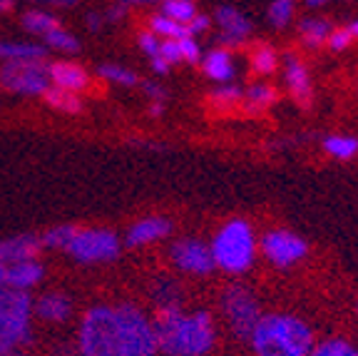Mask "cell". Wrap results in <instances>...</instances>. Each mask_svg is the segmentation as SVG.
Here are the masks:
<instances>
[{
    "mask_svg": "<svg viewBox=\"0 0 358 356\" xmlns=\"http://www.w3.org/2000/svg\"><path fill=\"white\" fill-rule=\"evenodd\" d=\"M249 339L257 356H308L313 349L311 329L291 314L262 317Z\"/></svg>",
    "mask_w": 358,
    "mask_h": 356,
    "instance_id": "7a4b0ae2",
    "label": "cell"
},
{
    "mask_svg": "<svg viewBox=\"0 0 358 356\" xmlns=\"http://www.w3.org/2000/svg\"><path fill=\"white\" fill-rule=\"evenodd\" d=\"M276 62H279L276 53L271 50V48H264V45L257 48V53H254V57H252V65L259 75H271L276 70Z\"/></svg>",
    "mask_w": 358,
    "mask_h": 356,
    "instance_id": "1f68e13d",
    "label": "cell"
},
{
    "mask_svg": "<svg viewBox=\"0 0 358 356\" xmlns=\"http://www.w3.org/2000/svg\"><path fill=\"white\" fill-rule=\"evenodd\" d=\"M20 22H22V28L28 30V33L40 35V38H45V35L50 33V30L60 28V20H57L55 15H50V13H45V11H28V13H22Z\"/></svg>",
    "mask_w": 358,
    "mask_h": 356,
    "instance_id": "7402d4cb",
    "label": "cell"
},
{
    "mask_svg": "<svg viewBox=\"0 0 358 356\" xmlns=\"http://www.w3.org/2000/svg\"><path fill=\"white\" fill-rule=\"evenodd\" d=\"M122 6H145V3H164V0H120Z\"/></svg>",
    "mask_w": 358,
    "mask_h": 356,
    "instance_id": "f6af8a7d",
    "label": "cell"
},
{
    "mask_svg": "<svg viewBox=\"0 0 358 356\" xmlns=\"http://www.w3.org/2000/svg\"><path fill=\"white\" fill-rule=\"evenodd\" d=\"M207 28H209V18L207 15H199V13H196V15L192 18L189 22H187V30H189L192 38H194V35H199V33H204Z\"/></svg>",
    "mask_w": 358,
    "mask_h": 356,
    "instance_id": "60d3db41",
    "label": "cell"
},
{
    "mask_svg": "<svg viewBox=\"0 0 358 356\" xmlns=\"http://www.w3.org/2000/svg\"><path fill=\"white\" fill-rule=\"evenodd\" d=\"M222 312L229 319V327L239 339H249L254 327L262 319L259 312V301L252 292L241 287V284H231L222 294Z\"/></svg>",
    "mask_w": 358,
    "mask_h": 356,
    "instance_id": "52a82bcc",
    "label": "cell"
},
{
    "mask_svg": "<svg viewBox=\"0 0 358 356\" xmlns=\"http://www.w3.org/2000/svg\"><path fill=\"white\" fill-rule=\"evenodd\" d=\"M40 249H43V242L35 234H17L10 240H0V264L35 259L40 254Z\"/></svg>",
    "mask_w": 358,
    "mask_h": 356,
    "instance_id": "7c38bea8",
    "label": "cell"
},
{
    "mask_svg": "<svg viewBox=\"0 0 358 356\" xmlns=\"http://www.w3.org/2000/svg\"><path fill=\"white\" fill-rule=\"evenodd\" d=\"M262 249L271 264H276V267H291V264H296L299 259H303L308 247L296 234L276 229V232H268L262 240Z\"/></svg>",
    "mask_w": 358,
    "mask_h": 356,
    "instance_id": "30bf717a",
    "label": "cell"
},
{
    "mask_svg": "<svg viewBox=\"0 0 358 356\" xmlns=\"http://www.w3.org/2000/svg\"><path fill=\"white\" fill-rule=\"evenodd\" d=\"M45 102L50 107H55V110L65 112V115H78V112H83V100L78 97V93H70V90H62V88H48L43 93Z\"/></svg>",
    "mask_w": 358,
    "mask_h": 356,
    "instance_id": "ffe728a7",
    "label": "cell"
},
{
    "mask_svg": "<svg viewBox=\"0 0 358 356\" xmlns=\"http://www.w3.org/2000/svg\"><path fill=\"white\" fill-rule=\"evenodd\" d=\"M324 147H326L329 155L338 157V160H351V157L358 152V139L356 137H341V135H331V137H326Z\"/></svg>",
    "mask_w": 358,
    "mask_h": 356,
    "instance_id": "83f0119b",
    "label": "cell"
},
{
    "mask_svg": "<svg viewBox=\"0 0 358 356\" xmlns=\"http://www.w3.org/2000/svg\"><path fill=\"white\" fill-rule=\"evenodd\" d=\"M164 112V102H152V107H150V115L152 117H159Z\"/></svg>",
    "mask_w": 358,
    "mask_h": 356,
    "instance_id": "bcb514c9",
    "label": "cell"
},
{
    "mask_svg": "<svg viewBox=\"0 0 358 356\" xmlns=\"http://www.w3.org/2000/svg\"><path fill=\"white\" fill-rule=\"evenodd\" d=\"M45 269L40 262L35 259H25V262H13V264H6V287L10 289H30L35 284L43 279Z\"/></svg>",
    "mask_w": 358,
    "mask_h": 356,
    "instance_id": "9a60e30c",
    "label": "cell"
},
{
    "mask_svg": "<svg viewBox=\"0 0 358 356\" xmlns=\"http://www.w3.org/2000/svg\"><path fill=\"white\" fill-rule=\"evenodd\" d=\"M33 3H45V6H57V8H65V6H75L78 0H33Z\"/></svg>",
    "mask_w": 358,
    "mask_h": 356,
    "instance_id": "ee69618b",
    "label": "cell"
},
{
    "mask_svg": "<svg viewBox=\"0 0 358 356\" xmlns=\"http://www.w3.org/2000/svg\"><path fill=\"white\" fill-rule=\"evenodd\" d=\"M152 296H155L157 306H179V296H182V289L179 284L174 282L172 277H159L155 282V289H152Z\"/></svg>",
    "mask_w": 358,
    "mask_h": 356,
    "instance_id": "cb8c5ba5",
    "label": "cell"
},
{
    "mask_svg": "<svg viewBox=\"0 0 358 356\" xmlns=\"http://www.w3.org/2000/svg\"><path fill=\"white\" fill-rule=\"evenodd\" d=\"M179 43V53H182V60L189 62V65H196L201 60V53H199V45H196L194 38H182L177 40Z\"/></svg>",
    "mask_w": 358,
    "mask_h": 356,
    "instance_id": "d590c367",
    "label": "cell"
},
{
    "mask_svg": "<svg viewBox=\"0 0 358 356\" xmlns=\"http://www.w3.org/2000/svg\"><path fill=\"white\" fill-rule=\"evenodd\" d=\"M75 232H78V227H73V224H60V227H52L48 229V232L40 237V242H43V247H55V249H65L67 245H70V240L75 237Z\"/></svg>",
    "mask_w": 358,
    "mask_h": 356,
    "instance_id": "f1b7e54d",
    "label": "cell"
},
{
    "mask_svg": "<svg viewBox=\"0 0 358 356\" xmlns=\"http://www.w3.org/2000/svg\"><path fill=\"white\" fill-rule=\"evenodd\" d=\"M0 85L8 93L43 95L50 88V65L45 60H6L0 67Z\"/></svg>",
    "mask_w": 358,
    "mask_h": 356,
    "instance_id": "8992f818",
    "label": "cell"
},
{
    "mask_svg": "<svg viewBox=\"0 0 358 356\" xmlns=\"http://www.w3.org/2000/svg\"><path fill=\"white\" fill-rule=\"evenodd\" d=\"M33 312L38 314V319H45V322L52 324H62L70 319L73 314V299L67 294H60V292H50V294H43L38 301H35Z\"/></svg>",
    "mask_w": 358,
    "mask_h": 356,
    "instance_id": "5bb4252c",
    "label": "cell"
},
{
    "mask_svg": "<svg viewBox=\"0 0 358 356\" xmlns=\"http://www.w3.org/2000/svg\"><path fill=\"white\" fill-rule=\"evenodd\" d=\"M169 232H172V224L164 217H147V219H140V222L127 232V245L129 247L152 245V242L167 237Z\"/></svg>",
    "mask_w": 358,
    "mask_h": 356,
    "instance_id": "2e32d148",
    "label": "cell"
},
{
    "mask_svg": "<svg viewBox=\"0 0 358 356\" xmlns=\"http://www.w3.org/2000/svg\"><path fill=\"white\" fill-rule=\"evenodd\" d=\"M30 314L33 301L25 292L3 287L0 289V356H8L30 341Z\"/></svg>",
    "mask_w": 358,
    "mask_h": 356,
    "instance_id": "5b68a950",
    "label": "cell"
},
{
    "mask_svg": "<svg viewBox=\"0 0 358 356\" xmlns=\"http://www.w3.org/2000/svg\"><path fill=\"white\" fill-rule=\"evenodd\" d=\"M346 30H348V33H351V38H358V20H353Z\"/></svg>",
    "mask_w": 358,
    "mask_h": 356,
    "instance_id": "c3c4849f",
    "label": "cell"
},
{
    "mask_svg": "<svg viewBox=\"0 0 358 356\" xmlns=\"http://www.w3.org/2000/svg\"><path fill=\"white\" fill-rule=\"evenodd\" d=\"M45 43L50 45V48H57V50H62V53H78L80 50V43H78V38H75L73 33H67L65 28H55V30H50V33L45 35Z\"/></svg>",
    "mask_w": 358,
    "mask_h": 356,
    "instance_id": "f546056e",
    "label": "cell"
},
{
    "mask_svg": "<svg viewBox=\"0 0 358 356\" xmlns=\"http://www.w3.org/2000/svg\"><path fill=\"white\" fill-rule=\"evenodd\" d=\"M0 60H45V48L35 43H0Z\"/></svg>",
    "mask_w": 358,
    "mask_h": 356,
    "instance_id": "44dd1931",
    "label": "cell"
},
{
    "mask_svg": "<svg viewBox=\"0 0 358 356\" xmlns=\"http://www.w3.org/2000/svg\"><path fill=\"white\" fill-rule=\"evenodd\" d=\"M172 259L179 269L189 274H209L214 269L212 249L199 240H179L172 247Z\"/></svg>",
    "mask_w": 358,
    "mask_h": 356,
    "instance_id": "8fae6325",
    "label": "cell"
},
{
    "mask_svg": "<svg viewBox=\"0 0 358 356\" xmlns=\"http://www.w3.org/2000/svg\"><path fill=\"white\" fill-rule=\"evenodd\" d=\"M83 356H132L124 339L117 306H92L80 324Z\"/></svg>",
    "mask_w": 358,
    "mask_h": 356,
    "instance_id": "3957f363",
    "label": "cell"
},
{
    "mask_svg": "<svg viewBox=\"0 0 358 356\" xmlns=\"http://www.w3.org/2000/svg\"><path fill=\"white\" fill-rule=\"evenodd\" d=\"M65 249L83 264L112 262L120 254V240L110 229H83V232L78 229Z\"/></svg>",
    "mask_w": 358,
    "mask_h": 356,
    "instance_id": "ba28073f",
    "label": "cell"
},
{
    "mask_svg": "<svg viewBox=\"0 0 358 356\" xmlns=\"http://www.w3.org/2000/svg\"><path fill=\"white\" fill-rule=\"evenodd\" d=\"M244 100V95H241L239 88H234V85H224V88L214 90L212 93V102L219 107H231V105H239V102Z\"/></svg>",
    "mask_w": 358,
    "mask_h": 356,
    "instance_id": "e575fe53",
    "label": "cell"
},
{
    "mask_svg": "<svg viewBox=\"0 0 358 356\" xmlns=\"http://www.w3.org/2000/svg\"><path fill=\"white\" fill-rule=\"evenodd\" d=\"M124 13H127V6H122V3H117V6H112L110 11H107L105 20L117 22V20H122V18H124Z\"/></svg>",
    "mask_w": 358,
    "mask_h": 356,
    "instance_id": "b9f144b4",
    "label": "cell"
},
{
    "mask_svg": "<svg viewBox=\"0 0 358 356\" xmlns=\"http://www.w3.org/2000/svg\"><path fill=\"white\" fill-rule=\"evenodd\" d=\"M294 15V0H274L271 8H268V18L274 22L276 28H284L286 22Z\"/></svg>",
    "mask_w": 358,
    "mask_h": 356,
    "instance_id": "836d02e7",
    "label": "cell"
},
{
    "mask_svg": "<svg viewBox=\"0 0 358 356\" xmlns=\"http://www.w3.org/2000/svg\"><path fill=\"white\" fill-rule=\"evenodd\" d=\"M204 73L212 80H219V83H229L234 78V60H231L229 50H212L207 57H204Z\"/></svg>",
    "mask_w": 358,
    "mask_h": 356,
    "instance_id": "d6986e66",
    "label": "cell"
},
{
    "mask_svg": "<svg viewBox=\"0 0 358 356\" xmlns=\"http://www.w3.org/2000/svg\"><path fill=\"white\" fill-rule=\"evenodd\" d=\"M122 331L132 356H155L159 351L157 346V331L155 324L145 317L134 304H120L117 306Z\"/></svg>",
    "mask_w": 358,
    "mask_h": 356,
    "instance_id": "9c48e42d",
    "label": "cell"
},
{
    "mask_svg": "<svg viewBox=\"0 0 358 356\" xmlns=\"http://www.w3.org/2000/svg\"><path fill=\"white\" fill-rule=\"evenodd\" d=\"M142 88H145L147 97H150L152 102H164V100H167V90H164L162 85H157V83H152V80H147Z\"/></svg>",
    "mask_w": 358,
    "mask_h": 356,
    "instance_id": "ab89813d",
    "label": "cell"
},
{
    "mask_svg": "<svg viewBox=\"0 0 358 356\" xmlns=\"http://www.w3.org/2000/svg\"><path fill=\"white\" fill-rule=\"evenodd\" d=\"M105 25V20H102V15H97V13H90L87 15V28L92 30V33H97V30Z\"/></svg>",
    "mask_w": 358,
    "mask_h": 356,
    "instance_id": "7bdbcfd3",
    "label": "cell"
},
{
    "mask_svg": "<svg viewBox=\"0 0 358 356\" xmlns=\"http://www.w3.org/2000/svg\"><path fill=\"white\" fill-rule=\"evenodd\" d=\"M254 254H257V240H254L252 227L244 219H231L214 237L212 259L224 272L229 274L246 272L254 264Z\"/></svg>",
    "mask_w": 358,
    "mask_h": 356,
    "instance_id": "277c9868",
    "label": "cell"
},
{
    "mask_svg": "<svg viewBox=\"0 0 358 356\" xmlns=\"http://www.w3.org/2000/svg\"><path fill=\"white\" fill-rule=\"evenodd\" d=\"M6 287V264H0V289Z\"/></svg>",
    "mask_w": 358,
    "mask_h": 356,
    "instance_id": "681fc988",
    "label": "cell"
},
{
    "mask_svg": "<svg viewBox=\"0 0 358 356\" xmlns=\"http://www.w3.org/2000/svg\"><path fill=\"white\" fill-rule=\"evenodd\" d=\"M351 33H348V30H331L329 33V38H326V43H329V48L331 50H343V48H348V45H351Z\"/></svg>",
    "mask_w": 358,
    "mask_h": 356,
    "instance_id": "74e56055",
    "label": "cell"
},
{
    "mask_svg": "<svg viewBox=\"0 0 358 356\" xmlns=\"http://www.w3.org/2000/svg\"><path fill=\"white\" fill-rule=\"evenodd\" d=\"M159 45H162V40L157 38L155 33H142V35H140V48H142V50H145L150 57L159 55Z\"/></svg>",
    "mask_w": 358,
    "mask_h": 356,
    "instance_id": "f35d334b",
    "label": "cell"
},
{
    "mask_svg": "<svg viewBox=\"0 0 358 356\" xmlns=\"http://www.w3.org/2000/svg\"><path fill=\"white\" fill-rule=\"evenodd\" d=\"M159 55L164 57V62L167 65H174V62H182V53H179V43L177 40H162V45H159Z\"/></svg>",
    "mask_w": 358,
    "mask_h": 356,
    "instance_id": "8d00e7d4",
    "label": "cell"
},
{
    "mask_svg": "<svg viewBox=\"0 0 358 356\" xmlns=\"http://www.w3.org/2000/svg\"><path fill=\"white\" fill-rule=\"evenodd\" d=\"M306 3H308V6H311V8H319V6H324L326 0H306Z\"/></svg>",
    "mask_w": 358,
    "mask_h": 356,
    "instance_id": "f907efd6",
    "label": "cell"
},
{
    "mask_svg": "<svg viewBox=\"0 0 358 356\" xmlns=\"http://www.w3.org/2000/svg\"><path fill=\"white\" fill-rule=\"evenodd\" d=\"M299 33H301L303 43H306L308 48H319V45H324V40L329 38L331 25H329V20H321V18H308V20H301Z\"/></svg>",
    "mask_w": 358,
    "mask_h": 356,
    "instance_id": "603a6c76",
    "label": "cell"
},
{
    "mask_svg": "<svg viewBox=\"0 0 358 356\" xmlns=\"http://www.w3.org/2000/svg\"><path fill=\"white\" fill-rule=\"evenodd\" d=\"M8 356H20V354H15V351H13V354H8Z\"/></svg>",
    "mask_w": 358,
    "mask_h": 356,
    "instance_id": "816d5d0a",
    "label": "cell"
},
{
    "mask_svg": "<svg viewBox=\"0 0 358 356\" xmlns=\"http://www.w3.org/2000/svg\"><path fill=\"white\" fill-rule=\"evenodd\" d=\"M150 25H152V33H155L157 38H169V40L192 38L187 25H179V22L169 20V18H164V15H152Z\"/></svg>",
    "mask_w": 358,
    "mask_h": 356,
    "instance_id": "d4e9b609",
    "label": "cell"
},
{
    "mask_svg": "<svg viewBox=\"0 0 358 356\" xmlns=\"http://www.w3.org/2000/svg\"><path fill=\"white\" fill-rule=\"evenodd\" d=\"M308 356H358V349L343 339H331L319 344L316 349H311Z\"/></svg>",
    "mask_w": 358,
    "mask_h": 356,
    "instance_id": "4dcf8cb0",
    "label": "cell"
},
{
    "mask_svg": "<svg viewBox=\"0 0 358 356\" xmlns=\"http://www.w3.org/2000/svg\"><path fill=\"white\" fill-rule=\"evenodd\" d=\"M286 85H289L291 95L299 105H308L311 102V85H308L306 67L296 60L294 55H286Z\"/></svg>",
    "mask_w": 358,
    "mask_h": 356,
    "instance_id": "ac0fdd59",
    "label": "cell"
},
{
    "mask_svg": "<svg viewBox=\"0 0 358 356\" xmlns=\"http://www.w3.org/2000/svg\"><path fill=\"white\" fill-rule=\"evenodd\" d=\"M276 100V90L274 88H268V85H254L249 93L244 95V105L246 110H252V112H259L264 110V107H268L271 102Z\"/></svg>",
    "mask_w": 358,
    "mask_h": 356,
    "instance_id": "4316f807",
    "label": "cell"
},
{
    "mask_svg": "<svg viewBox=\"0 0 358 356\" xmlns=\"http://www.w3.org/2000/svg\"><path fill=\"white\" fill-rule=\"evenodd\" d=\"M50 83H55L62 90H70V93H80V90H85L90 85V75L78 62L62 60L50 65Z\"/></svg>",
    "mask_w": 358,
    "mask_h": 356,
    "instance_id": "e0dca14e",
    "label": "cell"
},
{
    "mask_svg": "<svg viewBox=\"0 0 358 356\" xmlns=\"http://www.w3.org/2000/svg\"><path fill=\"white\" fill-rule=\"evenodd\" d=\"M162 15L174 22H179V25H187V22L196 15V8L192 0H164Z\"/></svg>",
    "mask_w": 358,
    "mask_h": 356,
    "instance_id": "484cf974",
    "label": "cell"
},
{
    "mask_svg": "<svg viewBox=\"0 0 358 356\" xmlns=\"http://www.w3.org/2000/svg\"><path fill=\"white\" fill-rule=\"evenodd\" d=\"M13 3H15V0H0V13H8V11H10Z\"/></svg>",
    "mask_w": 358,
    "mask_h": 356,
    "instance_id": "7dc6e473",
    "label": "cell"
},
{
    "mask_svg": "<svg viewBox=\"0 0 358 356\" xmlns=\"http://www.w3.org/2000/svg\"><path fill=\"white\" fill-rule=\"evenodd\" d=\"M157 346L167 356H204L212 351L217 331L207 312L185 314L179 306H162L155 322Z\"/></svg>",
    "mask_w": 358,
    "mask_h": 356,
    "instance_id": "6da1fadb",
    "label": "cell"
},
{
    "mask_svg": "<svg viewBox=\"0 0 358 356\" xmlns=\"http://www.w3.org/2000/svg\"><path fill=\"white\" fill-rule=\"evenodd\" d=\"M100 78L110 80V83H117V85H137V75L127 67H120V65H100Z\"/></svg>",
    "mask_w": 358,
    "mask_h": 356,
    "instance_id": "d6a6232c",
    "label": "cell"
},
{
    "mask_svg": "<svg viewBox=\"0 0 358 356\" xmlns=\"http://www.w3.org/2000/svg\"><path fill=\"white\" fill-rule=\"evenodd\" d=\"M217 20H219V28H222V35H219V38H222L224 45L236 48V45H241L246 38H249L252 25H249V20H246L236 8H229V6L219 8Z\"/></svg>",
    "mask_w": 358,
    "mask_h": 356,
    "instance_id": "4fadbf2b",
    "label": "cell"
}]
</instances>
